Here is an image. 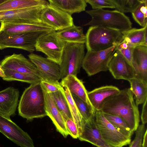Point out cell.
<instances>
[{"label":"cell","mask_w":147,"mask_h":147,"mask_svg":"<svg viewBox=\"0 0 147 147\" xmlns=\"http://www.w3.org/2000/svg\"><path fill=\"white\" fill-rule=\"evenodd\" d=\"M129 88L135 100V103L138 106L143 104L147 99V84L136 78L129 81Z\"/></svg>","instance_id":"27"},{"label":"cell","mask_w":147,"mask_h":147,"mask_svg":"<svg viewBox=\"0 0 147 147\" xmlns=\"http://www.w3.org/2000/svg\"><path fill=\"white\" fill-rule=\"evenodd\" d=\"M28 56L36 66L42 80L59 81L61 79L60 67L58 64L47 58L33 53Z\"/></svg>","instance_id":"16"},{"label":"cell","mask_w":147,"mask_h":147,"mask_svg":"<svg viewBox=\"0 0 147 147\" xmlns=\"http://www.w3.org/2000/svg\"><path fill=\"white\" fill-rule=\"evenodd\" d=\"M58 36L66 42L84 44L86 36L82 28L74 24L63 30L56 31Z\"/></svg>","instance_id":"26"},{"label":"cell","mask_w":147,"mask_h":147,"mask_svg":"<svg viewBox=\"0 0 147 147\" xmlns=\"http://www.w3.org/2000/svg\"><path fill=\"white\" fill-rule=\"evenodd\" d=\"M18 109L19 115L28 121L47 116L44 93L40 82L31 84L25 89Z\"/></svg>","instance_id":"2"},{"label":"cell","mask_w":147,"mask_h":147,"mask_svg":"<svg viewBox=\"0 0 147 147\" xmlns=\"http://www.w3.org/2000/svg\"><path fill=\"white\" fill-rule=\"evenodd\" d=\"M49 4L46 0H5L0 4V11L46 6Z\"/></svg>","instance_id":"25"},{"label":"cell","mask_w":147,"mask_h":147,"mask_svg":"<svg viewBox=\"0 0 147 147\" xmlns=\"http://www.w3.org/2000/svg\"><path fill=\"white\" fill-rule=\"evenodd\" d=\"M147 25L140 28H131L121 32L123 40L131 47L139 45L147 46Z\"/></svg>","instance_id":"23"},{"label":"cell","mask_w":147,"mask_h":147,"mask_svg":"<svg viewBox=\"0 0 147 147\" xmlns=\"http://www.w3.org/2000/svg\"><path fill=\"white\" fill-rule=\"evenodd\" d=\"M0 63L4 69L36 76L42 80L35 65L22 54L6 56Z\"/></svg>","instance_id":"13"},{"label":"cell","mask_w":147,"mask_h":147,"mask_svg":"<svg viewBox=\"0 0 147 147\" xmlns=\"http://www.w3.org/2000/svg\"><path fill=\"white\" fill-rule=\"evenodd\" d=\"M71 94L81 115L85 121L95 117L96 111L93 107L74 94Z\"/></svg>","instance_id":"32"},{"label":"cell","mask_w":147,"mask_h":147,"mask_svg":"<svg viewBox=\"0 0 147 147\" xmlns=\"http://www.w3.org/2000/svg\"><path fill=\"white\" fill-rule=\"evenodd\" d=\"M46 6L0 11V22H42L41 14Z\"/></svg>","instance_id":"12"},{"label":"cell","mask_w":147,"mask_h":147,"mask_svg":"<svg viewBox=\"0 0 147 147\" xmlns=\"http://www.w3.org/2000/svg\"><path fill=\"white\" fill-rule=\"evenodd\" d=\"M112 147L111 146H110L109 145H108L107 146H99V147Z\"/></svg>","instance_id":"43"},{"label":"cell","mask_w":147,"mask_h":147,"mask_svg":"<svg viewBox=\"0 0 147 147\" xmlns=\"http://www.w3.org/2000/svg\"><path fill=\"white\" fill-rule=\"evenodd\" d=\"M116 46L99 51H87L82 67L88 76L108 70L109 63L115 52Z\"/></svg>","instance_id":"7"},{"label":"cell","mask_w":147,"mask_h":147,"mask_svg":"<svg viewBox=\"0 0 147 147\" xmlns=\"http://www.w3.org/2000/svg\"><path fill=\"white\" fill-rule=\"evenodd\" d=\"M49 4L55 6L71 16L85 10L87 6L85 0H49Z\"/></svg>","instance_id":"24"},{"label":"cell","mask_w":147,"mask_h":147,"mask_svg":"<svg viewBox=\"0 0 147 147\" xmlns=\"http://www.w3.org/2000/svg\"><path fill=\"white\" fill-rule=\"evenodd\" d=\"M66 127L69 135L74 139L78 138L79 136L77 127L73 119H69L65 122Z\"/></svg>","instance_id":"39"},{"label":"cell","mask_w":147,"mask_h":147,"mask_svg":"<svg viewBox=\"0 0 147 147\" xmlns=\"http://www.w3.org/2000/svg\"><path fill=\"white\" fill-rule=\"evenodd\" d=\"M120 91L116 86L107 85L88 92L87 95L92 107L96 111H100L104 101L108 98L117 94Z\"/></svg>","instance_id":"20"},{"label":"cell","mask_w":147,"mask_h":147,"mask_svg":"<svg viewBox=\"0 0 147 147\" xmlns=\"http://www.w3.org/2000/svg\"><path fill=\"white\" fill-rule=\"evenodd\" d=\"M78 138L81 141L88 142L97 147L109 145L101 136L96 123L95 117L85 121L81 134Z\"/></svg>","instance_id":"21"},{"label":"cell","mask_w":147,"mask_h":147,"mask_svg":"<svg viewBox=\"0 0 147 147\" xmlns=\"http://www.w3.org/2000/svg\"><path fill=\"white\" fill-rule=\"evenodd\" d=\"M85 36L87 51H99L117 46L123 40L121 32L100 26H90Z\"/></svg>","instance_id":"3"},{"label":"cell","mask_w":147,"mask_h":147,"mask_svg":"<svg viewBox=\"0 0 147 147\" xmlns=\"http://www.w3.org/2000/svg\"><path fill=\"white\" fill-rule=\"evenodd\" d=\"M40 84L44 92L51 94L60 90L63 87L58 81L43 80Z\"/></svg>","instance_id":"34"},{"label":"cell","mask_w":147,"mask_h":147,"mask_svg":"<svg viewBox=\"0 0 147 147\" xmlns=\"http://www.w3.org/2000/svg\"><path fill=\"white\" fill-rule=\"evenodd\" d=\"M142 147H147V130L146 129L143 136L142 144Z\"/></svg>","instance_id":"41"},{"label":"cell","mask_w":147,"mask_h":147,"mask_svg":"<svg viewBox=\"0 0 147 147\" xmlns=\"http://www.w3.org/2000/svg\"><path fill=\"white\" fill-rule=\"evenodd\" d=\"M132 65L135 72V78L147 84V46L133 48Z\"/></svg>","instance_id":"18"},{"label":"cell","mask_w":147,"mask_h":147,"mask_svg":"<svg viewBox=\"0 0 147 147\" xmlns=\"http://www.w3.org/2000/svg\"><path fill=\"white\" fill-rule=\"evenodd\" d=\"M102 113L108 121L118 130L125 135L131 138L134 132L122 118L115 115Z\"/></svg>","instance_id":"31"},{"label":"cell","mask_w":147,"mask_h":147,"mask_svg":"<svg viewBox=\"0 0 147 147\" xmlns=\"http://www.w3.org/2000/svg\"><path fill=\"white\" fill-rule=\"evenodd\" d=\"M5 77L3 80L7 81H18L32 84L40 82L41 79L34 76L4 69Z\"/></svg>","instance_id":"29"},{"label":"cell","mask_w":147,"mask_h":147,"mask_svg":"<svg viewBox=\"0 0 147 147\" xmlns=\"http://www.w3.org/2000/svg\"><path fill=\"white\" fill-rule=\"evenodd\" d=\"M132 47H129L126 42L123 40L120 44L116 46V49L119 51L132 65Z\"/></svg>","instance_id":"37"},{"label":"cell","mask_w":147,"mask_h":147,"mask_svg":"<svg viewBox=\"0 0 147 147\" xmlns=\"http://www.w3.org/2000/svg\"><path fill=\"white\" fill-rule=\"evenodd\" d=\"M91 17V20L84 25L100 26L122 32L132 28L129 18L116 10L92 9L86 11Z\"/></svg>","instance_id":"4"},{"label":"cell","mask_w":147,"mask_h":147,"mask_svg":"<svg viewBox=\"0 0 147 147\" xmlns=\"http://www.w3.org/2000/svg\"><path fill=\"white\" fill-rule=\"evenodd\" d=\"M84 44L66 42L59 65L61 79L79 73L85 56Z\"/></svg>","instance_id":"5"},{"label":"cell","mask_w":147,"mask_h":147,"mask_svg":"<svg viewBox=\"0 0 147 147\" xmlns=\"http://www.w3.org/2000/svg\"><path fill=\"white\" fill-rule=\"evenodd\" d=\"M44 93L47 116L51 119L57 131L66 138L69 134L63 117L57 108L51 94Z\"/></svg>","instance_id":"19"},{"label":"cell","mask_w":147,"mask_h":147,"mask_svg":"<svg viewBox=\"0 0 147 147\" xmlns=\"http://www.w3.org/2000/svg\"><path fill=\"white\" fill-rule=\"evenodd\" d=\"M115 10L124 13L133 12L140 3V0H112Z\"/></svg>","instance_id":"33"},{"label":"cell","mask_w":147,"mask_h":147,"mask_svg":"<svg viewBox=\"0 0 147 147\" xmlns=\"http://www.w3.org/2000/svg\"><path fill=\"white\" fill-rule=\"evenodd\" d=\"M5 0H0V4L3 2Z\"/></svg>","instance_id":"44"},{"label":"cell","mask_w":147,"mask_h":147,"mask_svg":"<svg viewBox=\"0 0 147 147\" xmlns=\"http://www.w3.org/2000/svg\"><path fill=\"white\" fill-rule=\"evenodd\" d=\"M20 96L18 89L10 86L0 91V113L10 117L14 116Z\"/></svg>","instance_id":"17"},{"label":"cell","mask_w":147,"mask_h":147,"mask_svg":"<svg viewBox=\"0 0 147 147\" xmlns=\"http://www.w3.org/2000/svg\"><path fill=\"white\" fill-rule=\"evenodd\" d=\"M40 18L43 23L55 31L63 30L74 24L71 16L50 4L42 11Z\"/></svg>","instance_id":"11"},{"label":"cell","mask_w":147,"mask_h":147,"mask_svg":"<svg viewBox=\"0 0 147 147\" xmlns=\"http://www.w3.org/2000/svg\"><path fill=\"white\" fill-rule=\"evenodd\" d=\"M60 84L63 87H67L71 94L76 96L92 107L88 98V92L83 82L78 79L77 76L68 75L62 79Z\"/></svg>","instance_id":"22"},{"label":"cell","mask_w":147,"mask_h":147,"mask_svg":"<svg viewBox=\"0 0 147 147\" xmlns=\"http://www.w3.org/2000/svg\"><path fill=\"white\" fill-rule=\"evenodd\" d=\"M0 132L21 147H34L29 134L23 131L10 118L0 113Z\"/></svg>","instance_id":"10"},{"label":"cell","mask_w":147,"mask_h":147,"mask_svg":"<svg viewBox=\"0 0 147 147\" xmlns=\"http://www.w3.org/2000/svg\"><path fill=\"white\" fill-rule=\"evenodd\" d=\"M95 119L101 136L107 144L112 147H123L130 144L131 138L116 129L100 111H96Z\"/></svg>","instance_id":"9"},{"label":"cell","mask_w":147,"mask_h":147,"mask_svg":"<svg viewBox=\"0 0 147 147\" xmlns=\"http://www.w3.org/2000/svg\"><path fill=\"white\" fill-rule=\"evenodd\" d=\"M146 130L144 125L142 124L139 125L137 129L135 131V138L129 144V147H142L143 138Z\"/></svg>","instance_id":"36"},{"label":"cell","mask_w":147,"mask_h":147,"mask_svg":"<svg viewBox=\"0 0 147 147\" xmlns=\"http://www.w3.org/2000/svg\"><path fill=\"white\" fill-rule=\"evenodd\" d=\"M133 96L129 88L120 90L104 101L100 111L121 117L133 131H135L139 125L140 117Z\"/></svg>","instance_id":"1"},{"label":"cell","mask_w":147,"mask_h":147,"mask_svg":"<svg viewBox=\"0 0 147 147\" xmlns=\"http://www.w3.org/2000/svg\"><path fill=\"white\" fill-rule=\"evenodd\" d=\"M85 1L91 6L93 9L115 8L112 0H85Z\"/></svg>","instance_id":"35"},{"label":"cell","mask_w":147,"mask_h":147,"mask_svg":"<svg viewBox=\"0 0 147 147\" xmlns=\"http://www.w3.org/2000/svg\"><path fill=\"white\" fill-rule=\"evenodd\" d=\"M0 22V31L10 35L30 32H49L54 30L51 27L42 22Z\"/></svg>","instance_id":"15"},{"label":"cell","mask_w":147,"mask_h":147,"mask_svg":"<svg viewBox=\"0 0 147 147\" xmlns=\"http://www.w3.org/2000/svg\"><path fill=\"white\" fill-rule=\"evenodd\" d=\"M66 42L61 39L53 30L40 37L35 45V50L45 54L47 58L60 64Z\"/></svg>","instance_id":"6"},{"label":"cell","mask_w":147,"mask_h":147,"mask_svg":"<svg viewBox=\"0 0 147 147\" xmlns=\"http://www.w3.org/2000/svg\"><path fill=\"white\" fill-rule=\"evenodd\" d=\"M48 32H30L10 35L0 31V49L13 48L32 53L35 50V45L37 40Z\"/></svg>","instance_id":"8"},{"label":"cell","mask_w":147,"mask_h":147,"mask_svg":"<svg viewBox=\"0 0 147 147\" xmlns=\"http://www.w3.org/2000/svg\"><path fill=\"white\" fill-rule=\"evenodd\" d=\"M50 94L65 122L68 119H72L69 104L64 93V88Z\"/></svg>","instance_id":"28"},{"label":"cell","mask_w":147,"mask_h":147,"mask_svg":"<svg viewBox=\"0 0 147 147\" xmlns=\"http://www.w3.org/2000/svg\"><path fill=\"white\" fill-rule=\"evenodd\" d=\"M64 88V93L69 104L72 119L77 127L80 136L85 121L81 115L68 88L66 87Z\"/></svg>","instance_id":"30"},{"label":"cell","mask_w":147,"mask_h":147,"mask_svg":"<svg viewBox=\"0 0 147 147\" xmlns=\"http://www.w3.org/2000/svg\"><path fill=\"white\" fill-rule=\"evenodd\" d=\"M140 2L139 5L131 13L132 17L135 21L140 26L143 27L147 25V18L145 16L144 14L140 11L141 0Z\"/></svg>","instance_id":"38"},{"label":"cell","mask_w":147,"mask_h":147,"mask_svg":"<svg viewBox=\"0 0 147 147\" xmlns=\"http://www.w3.org/2000/svg\"><path fill=\"white\" fill-rule=\"evenodd\" d=\"M108 70L116 79L129 81L136 77L135 72L133 66L117 50L109 63Z\"/></svg>","instance_id":"14"},{"label":"cell","mask_w":147,"mask_h":147,"mask_svg":"<svg viewBox=\"0 0 147 147\" xmlns=\"http://www.w3.org/2000/svg\"><path fill=\"white\" fill-rule=\"evenodd\" d=\"M5 77L4 68L0 63V77L3 78Z\"/></svg>","instance_id":"42"},{"label":"cell","mask_w":147,"mask_h":147,"mask_svg":"<svg viewBox=\"0 0 147 147\" xmlns=\"http://www.w3.org/2000/svg\"><path fill=\"white\" fill-rule=\"evenodd\" d=\"M147 99L143 104L141 119L142 124H146L147 122Z\"/></svg>","instance_id":"40"}]
</instances>
